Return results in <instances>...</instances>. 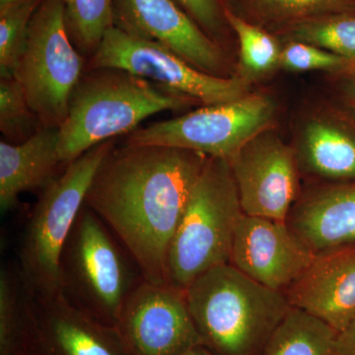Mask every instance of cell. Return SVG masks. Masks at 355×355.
<instances>
[{"instance_id":"32","label":"cell","mask_w":355,"mask_h":355,"mask_svg":"<svg viewBox=\"0 0 355 355\" xmlns=\"http://www.w3.org/2000/svg\"><path fill=\"white\" fill-rule=\"evenodd\" d=\"M24 1V0H0V8L12 6V4L18 3V2Z\"/></svg>"},{"instance_id":"28","label":"cell","mask_w":355,"mask_h":355,"mask_svg":"<svg viewBox=\"0 0 355 355\" xmlns=\"http://www.w3.org/2000/svg\"><path fill=\"white\" fill-rule=\"evenodd\" d=\"M207 35L223 48L227 37L225 6L222 0H174Z\"/></svg>"},{"instance_id":"2","label":"cell","mask_w":355,"mask_h":355,"mask_svg":"<svg viewBox=\"0 0 355 355\" xmlns=\"http://www.w3.org/2000/svg\"><path fill=\"white\" fill-rule=\"evenodd\" d=\"M198 104L193 98L125 70H85L58 128L60 160L69 165L98 144L135 132L153 114Z\"/></svg>"},{"instance_id":"27","label":"cell","mask_w":355,"mask_h":355,"mask_svg":"<svg viewBox=\"0 0 355 355\" xmlns=\"http://www.w3.org/2000/svg\"><path fill=\"white\" fill-rule=\"evenodd\" d=\"M354 62L314 44L296 41L287 42L280 57V67L293 72L323 70L340 74Z\"/></svg>"},{"instance_id":"22","label":"cell","mask_w":355,"mask_h":355,"mask_svg":"<svg viewBox=\"0 0 355 355\" xmlns=\"http://www.w3.org/2000/svg\"><path fill=\"white\" fill-rule=\"evenodd\" d=\"M282 31L287 41L314 44L355 62V11L302 21Z\"/></svg>"},{"instance_id":"21","label":"cell","mask_w":355,"mask_h":355,"mask_svg":"<svg viewBox=\"0 0 355 355\" xmlns=\"http://www.w3.org/2000/svg\"><path fill=\"white\" fill-rule=\"evenodd\" d=\"M225 17L239 43L238 76L252 84L280 67L282 48L277 39L226 6Z\"/></svg>"},{"instance_id":"23","label":"cell","mask_w":355,"mask_h":355,"mask_svg":"<svg viewBox=\"0 0 355 355\" xmlns=\"http://www.w3.org/2000/svg\"><path fill=\"white\" fill-rule=\"evenodd\" d=\"M64 18L72 43L89 60L114 25V0H64Z\"/></svg>"},{"instance_id":"25","label":"cell","mask_w":355,"mask_h":355,"mask_svg":"<svg viewBox=\"0 0 355 355\" xmlns=\"http://www.w3.org/2000/svg\"><path fill=\"white\" fill-rule=\"evenodd\" d=\"M43 128L15 76L0 77V130L12 144H21Z\"/></svg>"},{"instance_id":"13","label":"cell","mask_w":355,"mask_h":355,"mask_svg":"<svg viewBox=\"0 0 355 355\" xmlns=\"http://www.w3.org/2000/svg\"><path fill=\"white\" fill-rule=\"evenodd\" d=\"M315 256L288 222L244 214L236 229L230 263L261 286L286 294Z\"/></svg>"},{"instance_id":"26","label":"cell","mask_w":355,"mask_h":355,"mask_svg":"<svg viewBox=\"0 0 355 355\" xmlns=\"http://www.w3.org/2000/svg\"><path fill=\"white\" fill-rule=\"evenodd\" d=\"M42 0L0 8V77L13 76L27 42L30 22Z\"/></svg>"},{"instance_id":"16","label":"cell","mask_w":355,"mask_h":355,"mask_svg":"<svg viewBox=\"0 0 355 355\" xmlns=\"http://www.w3.org/2000/svg\"><path fill=\"white\" fill-rule=\"evenodd\" d=\"M291 227L315 254L355 245V180L326 183L299 197Z\"/></svg>"},{"instance_id":"15","label":"cell","mask_w":355,"mask_h":355,"mask_svg":"<svg viewBox=\"0 0 355 355\" xmlns=\"http://www.w3.org/2000/svg\"><path fill=\"white\" fill-rule=\"evenodd\" d=\"M286 295L291 307L342 333L355 318V245L316 254Z\"/></svg>"},{"instance_id":"6","label":"cell","mask_w":355,"mask_h":355,"mask_svg":"<svg viewBox=\"0 0 355 355\" xmlns=\"http://www.w3.org/2000/svg\"><path fill=\"white\" fill-rule=\"evenodd\" d=\"M114 146V139L103 142L69 163L35 203L21 240L17 266L32 298L62 293V250L85 205L96 172Z\"/></svg>"},{"instance_id":"29","label":"cell","mask_w":355,"mask_h":355,"mask_svg":"<svg viewBox=\"0 0 355 355\" xmlns=\"http://www.w3.org/2000/svg\"><path fill=\"white\" fill-rule=\"evenodd\" d=\"M338 76L343 78V95L345 105L355 114V62Z\"/></svg>"},{"instance_id":"30","label":"cell","mask_w":355,"mask_h":355,"mask_svg":"<svg viewBox=\"0 0 355 355\" xmlns=\"http://www.w3.org/2000/svg\"><path fill=\"white\" fill-rule=\"evenodd\" d=\"M336 350L338 355H355V318L345 331L338 334Z\"/></svg>"},{"instance_id":"5","label":"cell","mask_w":355,"mask_h":355,"mask_svg":"<svg viewBox=\"0 0 355 355\" xmlns=\"http://www.w3.org/2000/svg\"><path fill=\"white\" fill-rule=\"evenodd\" d=\"M60 279L72 304L116 327L128 299L146 280L127 249L86 205L62 250Z\"/></svg>"},{"instance_id":"18","label":"cell","mask_w":355,"mask_h":355,"mask_svg":"<svg viewBox=\"0 0 355 355\" xmlns=\"http://www.w3.org/2000/svg\"><path fill=\"white\" fill-rule=\"evenodd\" d=\"M58 128H43L21 144L0 142V209H12L26 191L44 190L62 164Z\"/></svg>"},{"instance_id":"7","label":"cell","mask_w":355,"mask_h":355,"mask_svg":"<svg viewBox=\"0 0 355 355\" xmlns=\"http://www.w3.org/2000/svg\"><path fill=\"white\" fill-rule=\"evenodd\" d=\"M86 62L67 32L64 0H42L14 76L43 128H60L64 123Z\"/></svg>"},{"instance_id":"8","label":"cell","mask_w":355,"mask_h":355,"mask_svg":"<svg viewBox=\"0 0 355 355\" xmlns=\"http://www.w3.org/2000/svg\"><path fill=\"white\" fill-rule=\"evenodd\" d=\"M277 113L272 97L250 93L236 101L202 106L172 120L137 128L125 142L177 147L229 160L250 139L273 128Z\"/></svg>"},{"instance_id":"10","label":"cell","mask_w":355,"mask_h":355,"mask_svg":"<svg viewBox=\"0 0 355 355\" xmlns=\"http://www.w3.org/2000/svg\"><path fill=\"white\" fill-rule=\"evenodd\" d=\"M228 161L244 214L287 221L299 198L300 169L294 147L270 128Z\"/></svg>"},{"instance_id":"12","label":"cell","mask_w":355,"mask_h":355,"mask_svg":"<svg viewBox=\"0 0 355 355\" xmlns=\"http://www.w3.org/2000/svg\"><path fill=\"white\" fill-rule=\"evenodd\" d=\"M114 25L162 44L197 69L228 77L229 62L214 41L174 0H114Z\"/></svg>"},{"instance_id":"20","label":"cell","mask_w":355,"mask_h":355,"mask_svg":"<svg viewBox=\"0 0 355 355\" xmlns=\"http://www.w3.org/2000/svg\"><path fill=\"white\" fill-rule=\"evenodd\" d=\"M30 300L17 266L0 270V355H21L30 347Z\"/></svg>"},{"instance_id":"3","label":"cell","mask_w":355,"mask_h":355,"mask_svg":"<svg viewBox=\"0 0 355 355\" xmlns=\"http://www.w3.org/2000/svg\"><path fill=\"white\" fill-rule=\"evenodd\" d=\"M184 296L203 345L216 355H260L292 308L286 294L261 286L231 263L203 273Z\"/></svg>"},{"instance_id":"19","label":"cell","mask_w":355,"mask_h":355,"mask_svg":"<svg viewBox=\"0 0 355 355\" xmlns=\"http://www.w3.org/2000/svg\"><path fill=\"white\" fill-rule=\"evenodd\" d=\"M338 333L328 324L292 307L260 355H338Z\"/></svg>"},{"instance_id":"24","label":"cell","mask_w":355,"mask_h":355,"mask_svg":"<svg viewBox=\"0 0 355 355\" xmlns=\"http://www.w3.org/2000/svg\"><path fill=\"white\" fill-rule=\"evenodd\" d=\"M257 17L287 26L329 14L355 11V0H248ZM282 28V29H284Z\"/></svg>"},{"instance_id":"9","label":"cell","mask_w":355,"mask_h":355,"mask_svg":"<svg viewBox=\"0 0 355 355\" xmlns=\"http://www.w3.org/2000/svg\"><path fill=\"white\" fill-rule=\"evenodd\" d=\"M118 69L172 89L202 106L224 104L250 94L251 83L235 74L218 77L193 67L162 44L132 36L116 26L104 35L85 70Z\"/></svg>"},{"instance_id":"17","label":"cell","mask_w":355,"mask_h":355,"mask_svg":"<svg viewBox=\"0 0 355 355\" xmlns=\"http://www.w3.org/2000/svg\"><path fill=\"white\" fill-rule=\"evenodd\" d=\"M299 169L327 183L355 180V114L331 109L305 121L296 142Z\"/></svg>"},{"instance_id":"1","label":"cell","mask_w":355,"mask_h":355,"mask_svg":"<svg viewBox=\"0 0 355 355\" xmlns=\"http://www.w3.org/2000/svg\"><path fill=\"white\" fill-rule=\"evenodd\" d=\"M207 157L125 142L111 149L96 172L85 205L127 249L146 282L169 284L170 245Z\"/></svg>"},{"instance_id":"33","label":"cell","mask_w":355,"mask_h":355,"mask_svg":"<svg viewBox=\"0 0 355 355\" xmlns=\"http://www.w3.org/2000/svg\"><path fill=\"white\" fill-rule=\"evenodd\" d=\"M21 355H40V354H38V352H36V350L33 349L32 347H29V349L26 350L24 354H21Z\"/></svg>"},{"instance_id":"4","label":"cell","mask_w":355,"mask_h":355,"mask_svg":"<svg viewBox=\"0 0 355 355\" xmlns=\"http://www.w3.org/2000/svg\"><path fill=\"white\" fill-rule=\"evenodd\" d=\"M243 216L229 161L209 156L170 245L168 282L184 291L207 270L230 263Z\"/></svg>"},{"instance_id":"11","label":"cell","mask_w":355,"mask_h":355,"mask_svg":"<svg viewBox=\"0 0 355 355\" xmlns=\"http://www.w3.org/2000/svg\"><path fill=\"white\" fill-rule=\"evenodd\" d=\"M132 355H181L202 338L184 291L144 280L128 299L116 324Z\"/></svg>"},{"instance_id":"14","label":"cell","mask_w":355,"mask_h":355,"mask_svg":"<svg viewBox=\"0 0 355 355\" xmlns=\"http://www.w3.org/2000/svg\"><path fill=\"white\" fill-rule=\"evenodd\" d=\"M30 347L40 355H132L118 327L90 316L62 293L31 297Z\"/></svg>"},{"instance_id":"31","label":"cell","mask_w":355,"mask_h":355,"mask_svg":"<svg viewBox=\"0 0 355 355\" xmlns=\"http://www.w3.org/2000/svg\"><path fill=\"white\" fill-rule=\"evenodd\" d=\"M181 355H216L214 352H210L209 349L205 347V345H198V347H193V349H189L188 352H184Z\"/></svg>"}]
</instances>
